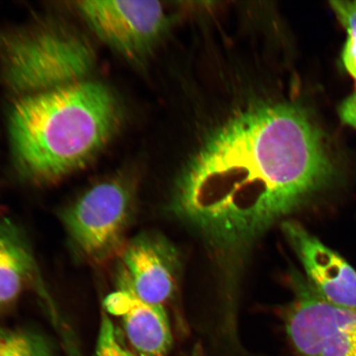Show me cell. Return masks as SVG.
Here are the masks:
<instances>
[{
  "label": "cell",
  "mask_w": 356,
  "mask_h": 356,
  "mask_svg": "<svg viewBox=\"0 0 356 356\" xmlns=\"http://www.w3.org/2000/svg\"><path fill=\"white\" fill-rule=\"evenodd\" d=\"M329 3L346 30L347 39L342 51V62L347 72L356 81V0H337Z\"/></svg>",
  "instance_id": "cell-12"
},
{
  "label": "cell",
  "mask_w": 356,
  "mask_h": 356,
  "mask_svg": "<svg viewBox=\"0 0 356 356\" xmlns=\"http://www.w3.org/2000/svg\"><path fill=\"white\" fill-rule=\"evenodd\" d=\"M34 270V258L24 234L13 222L0 221V307L19 299Z\"/></svg>",
  "instance_id": "cell-10"
},
{
  "label": "cell",
  "mask_w": 356,
  "mask_h": 356,
  "mask_svg": "<svg viewBox=\"0 0 356 356\" xmlns=\"http://www.w3.org/2000/svg\"><path fill=\"white\" fill-rule=\"evenodd\" d=\"M134 204L133 182L120 173L97 182L66 207L61 220L79 255L92 264L122 255Z\"/></svg>",
  "instance_id": "cell-4"
},
{
  "label": "cell",
  "mask_w": 356,
  "mask_h": 356,
  "mask_svg": "<svg viewBox=\"0 0 356 356\" xmlns=\"http://www.w3.org/2000/svg\"><path fill=\"white\" fill-rule=\"evenodd\" d=\"M97 63L88 35L58 17L0 31V78L17 97L91 79Z\"/></svg>",
  "instance_id": "cell-3"
},
{
  "label": "cell",
  "mask_w": 356,
  "mask_h": 356,
  "mask_svg": "<svg viewBox=\"0 0 356 356\" xmlns=\"http://www.w3.org/2000/svg\"><path fill=\"white\" fill-rule=\"evenodd\" d=\"M123 119L118 95L92 79L17 97L8 117L13 165L35 185L57 184L99 158Z\"/></svg>",
  "instance_id": "cell-2"
},
{
  "label": "cell",
  "mask_w": 356,
  "mask_h": 356,
  "mask_svg": "<svg viewBox=\"0 0 356 356\" xmlns=\"http://www.w3.org/2000/svg\"><path fill=\"white\" fill-rule=\"evenodd\" d=\"M0 356H51V349L39 333L0 327Z\"/></svg>",
  "instance_id": "cell-11"
},
{
  "label": "cell",
  "mask_w": 356,
  "mask_h": 356,
  "mask_svg": "<svg viewBox=\"0 0 356 356\" xmlns=\"http://www.w3.org/2000/svg\"><path fill=\"white\" fill-rule=\"evenodd\" d=\"M291 279L284 325L298 356H356V310L325 301L299 273Z\"/></svg>",
  "instance_id": "cell-5"
},
{
  "label": "cell",
  "mask_w": 356,
  "mask_h": 356,
  "mask_svg": "<svg viewBox=\"0 0 356 356\" xmlns=\"http://www.w3.org/2000/svg\"><path fill=\"white\" fill-rule=\"evenodd\" d=\"M68 356H80L77 349H75L73 346L68 347Z\"/></svg>",
  "instance_id": "cell-15"
},
{
  "label": "cell",
  "mask_w": 356,
  "mask_h": 356,
  "mask_svg": "<svg viewBox=\"0 0 356 356\" xmlns=\"http://www.w3.org/2000/svg\"><path fill=\"white\" fill-rule=\"evenodd\" d=\"M121 256L120 287L149 304L164 306L172 299L180 260L170 241L159 234H141L127 242Z\"/></svg>",
  "instance_id": "cell-7"
},
{
  "label": "cell",
  "mask_w": 356,
  "mask_h": 356,
  "mask_svg": "<svg viewBox=\"0 0 356 356\" xmlns=\"http://www.w3.org/2000/svg\"><path fill=\"white\" fill-rule=\"evenodd\" d=\"M95 356H135L124 346L108 316L102 315Z\"/></svg>",
  "instance_id": "cell-13"
},
{
  "label": "cell",
  "mask_w": 356,
  "mask_h": 356,
  "mask_svg": "<svg viewBox=\"0 0 356 356\" xmlns=\"http://www.w3.org/2000/svg\"><path fill=\"white\" fill-rule=\"evenodd\" d=\"M191 356H200L198 351L195 350V353L191 355Z\"/></svg>",
  "instance_id": "cell-16"
},
{
  "label": "cell",
  "mask_w": 356,
  "mask_h": 356,
  "mask_svg": "<svg viewBox=\"0 0 356 356\" xmlns=\"http://www.w3.org/2000/svg\"><path fill=\"white\" fill-rule=\"evenodd\" d=\"M338 114L342 122L356 129V92L341 102Z\"/></svg>",
  "instance_id": "cell-14"
},
{
  "label": "cell",
  "mask_w": 356,
  "mask_h": 356,
  "mask_svg": "<svg viewBox=\"0 0 356 356\" xmlns=\"http://www.w3.org/2000/svg\"><path fill=\"white\" fill-rule=\"evenodd\" d=\"M106 311L122 319L124 331L140 356H165L172 345L168 315L163 305L142 301L120 288L104 302Z\"/></svg>",
  "instance_id": "cell-9"
},
{
  "label": "cell",
  "mask_w": 356,
  "mask_h": 356,
  "mask_svg": "<svg viewBox=\"0 0 356 356\" xmlns=\"http://www.w3.org/2000/svg\"><path fill=\"white\" fill-rule=\"evenodd\" d=\"M338 170L308 111L265 102L215 129L178 177L172 207L211 247L231 253L331 188Z\"/></svg>",
  "instance_id": "cell-1"
},
{
  "label": "cell",
  "mask_w": 356,
  "mask_h": 356,
  "mask_svg": "<svg viewBox=\"0 0 356 356\" xmlns=\"http://www.w3.org/2000/svg\"><path fill=\"white\" fill-rule=\"evenodd\" d=\"M75 10L91 32L124 59L144 63L170 20L158 1H78Z\"/></svg>",
  "instance_id": "cell-6"
},
{
  "label": "cell",
  "mask_w": 356,
  "mask_h": 356,
  "mask_svg": "<svg viewBox=\"0 0 356 356\" xmlns=\"http://www.w3.org/2000/svg\"><path fill=\"white\" fill-rule=\"evenodd\" d=\"M282 230L315 291L333 305L356 310V271L353 267L300 222L286 220L282 222Z\"/></svg>",
  "instance_id": "cell-8"
}]
</instances>
